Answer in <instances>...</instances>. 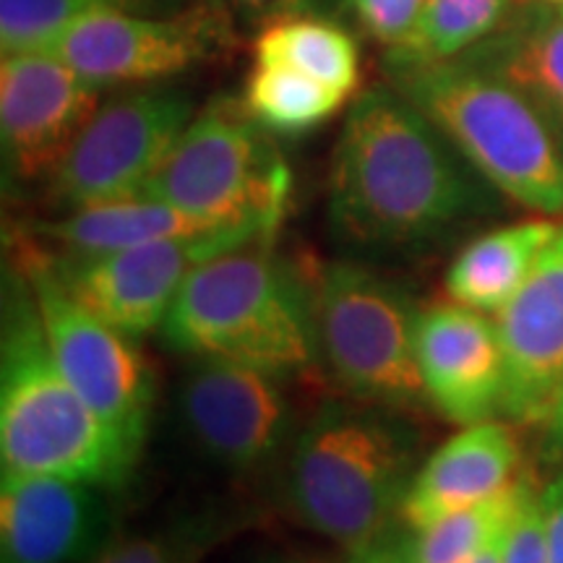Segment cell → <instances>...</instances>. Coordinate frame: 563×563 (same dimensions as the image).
Listing matches in <instances>:
<instances>
[{
    "instance_id": "17",
    "label": "cell",
    "mask_w": 563,
    "mask_h": 563,
    "mask_svg": "<svg viewBox=\"0 0 563 563\" xmlns=\"http://www.w3.org/2000/svg\"><path fill=\"white\" fill-rule=\"evenodd\" d=\"M522 446L511 426L496 418L464 426L415 470L399 525L407 532L498 496L522 477Z\"/></svg>"
},
{
    "instance_id": "29",
    "label": "cell",
    "mask_w": 563,
    "mask_h": 563,
    "mask_svg": "<svg viewBox=\"0 0 563 563\" xmlns=\"http://www.w3.org/2000/svg\"><path fill=\"white\" fill-rule=\"evenodd\" d=\"M545 514L548 563H563V464L548 483L540 485Z\"/></svg>"
},
{
    "instance_id": "16",
    "label": "cell",
    "mask_w": 563,
    "mask_h": 563,
    "mask_svg": "<svg viewBox=\"0 0 563 563\" xmlns=\"http://www.w3.org/2000/svg\"><path fill=\"white\" fill-rule=\"evenodd\" d=\"M112 530L104 488L68 477L3 473V563H87Z\"/></svg>"
},
{
    "instance_id": "32",
    "label": "cell",
    "mask_w": 563,
    "mask_h": 563,
    "mask_svg": "<svg viewBox=\"0 0 563 563\" xmlns=\"http://www.w3.org/2000/svg\"><path fill=\"white\" fill-rule=\"evenodd\" d=\"M545 439H548V446H551L553 452L563 454V384H561L559 394H555L553 410L545 420Z\"/></svg>"
},
{
    "instance_id": "30",
    "label": "cell",
    "mask_w": 563,
    "mask_h": 563,
    "mask_svg": "<svg viewBox=\"0 0 563 563\" xmlns=\"http://www.w3.org/2000/svg\"><path fill=\"white\" fill-rule=\"evenodd\" d=\"M342 563H418L415 561L410 538L407 534L389 532L384 534L376 543L361 548V551L347 553V559Z\"/></svg>"
},
{
    "instance_id": "15",
    "label": "cell",
    "mask_w": 563,
    "mask_h": 563,
    "mask_svg": "<svg viewBox=\"0 0 563 563\" xmlns=\"http://www.w3.org/2000/svg\"><path fill=\"white\" fill-rule=\"evenodd\" d=\"M415 352L428 405L456 426L501 415L504 350L490 313L441 302L418 311Z\"/></svg>"
},
{
    "instance_id": "2",
    "label": "cell",
    "mask_w": 563,
    "mask_h": 563,
    "mask_svg": "<svg viewBox=\"0 0 563 563\" xmlns=\"http://www.w3.org/2000/svg\"><path fill=\"white\" fill-rule=\"evenodd\" d=\"M402 415L350 397L308 418L287 462V509L306 530L355 553L399 525L418 470V441Z\"/></svg>"
},
{
    "instance_id": "7",
    "label": "cell",
    "mask_w": 563,
    "mask_h": 563,
    "mask_svg": "<svg viewBox=\"0 0 563 563\" xmlns=\"http://www.w3.org/2000/svg\"><path fill=\"white\" fill-rule=\"evenodd\" d=\"M311 298L319 361L347 397L405 415L428 405L415 352L418 311L402 287L361 264L334 262Z\"/></svg>"
},
{
    "instance_id": "10",
    "label": "cell",
    "mask_w": 563,
    "mask_h": 563,
    "mask_svg": "<svg viewBox=\"0 0 563 563\" xmlns=\"http://www.w3.org/2000/svg\"><path fill=\"white\" fill-rule=\"evenodd\" d=\"M232 45L230 21L214 3L154 16L133 11H97L70 21L40 51L53 53L95 84L165 81L214 58Z\"/></svg>"
},
{
    "instance_id": "1",
    "label": "cell",
    "mask_w": 563,
    "mask_h": 563,
    "mask_svg": "<svg viewBox=\"0 0 563 563\" xmlns=\"http://www.w3.org/2000/svg\"><path fill=\"white\" fill-rule=\"evenodd\" d=\"M475 207L452 141L394 87L350 104L329 170V222L361 249H412Z\"/></svg>"
},
{
    "instance_id": "13",
    "label": "cell",
    "mask_w": 563,
    "mask_h": 563,
    "mask_svg": "<svg viewBox=\"0 0 563 563\" xmlns=\"http://www.w3.org/2000/svg\"><path fill=\"white\" fill-rule=\"evenodd\" d=\"M100 104V87L53 53L3 55L0 139L5 173L19 183L51 180Z\"/></svg>"
},
{
    "instance_id": "12",
    "label": "cell",
    "mask_w": 563,
    "mask_h": 563,
    "mask_svg": "<svg viewBox=\"0 0 563 563\" xmlns=\"http://www.w3.org/2000/svg\"><path fill=\"white\" fill-rule=\"evenodd\" d=\"M285 378L253 365L194 357L180 384V420L203 456L230 473H258L292 443Z\"/></svg>"
},
{
    "instance_id": "3",
    "label": "cell",
    "mask_w": 563,
    "mask_h": 563,
    "mask_svg": "<svg viewBox=\"0 0 563 563\" xmlns=\"http://www.w3.org/2000/svg\"><path fill=\"white\" fill-rule=\"evenodd\" d=\"M0 460L9 475L68 477L97 488H121L139 462L63 376L37 300L16 269L3 295Z\"/></svg>"
},
{
    "instance_id": "34",
    "label": "cell",
    "mask_w": 563,
    "mask_h": 563,
    "mask_svg": "<svg viewBox=\"0 0 563 563\" xmlns=\"http://www.w3.org/2000/svg\"><path fill=\"white\" fill-rule=\"evenodd\" d=\"M511 517H514V514H511ZM506 530H509V527H506ZM506 530H504L501 534H498L496 540H490V543L485 545L483 551L477 553L475 559L470 561V563H501V559H504V540H506Z\"/></svg>"
},
{
    "instance_id": "22",
    "label": "cell",
    "mask_w": 563,
    "mask_h": 563,
    "mask_svg": "<svg viewBox=\"0 0 563 563\" xmlns=\"http://www.w3.org/2000/svg\"><path fill=\"white\" fill-rule=\"evenodd\" d=\"M511 0H426L410 34L389 47V70L462 58L501 26Z\"/></svg>"
},
{
    "instance_id": "11",
    "label": "cell",
    "mask_w": 563,
    "mask_h": 563,
    "mask_svg": "<svg viewBox=\"0 0 563 563\" xmlns=\"http://www.w3.org/2000/svg\"><path fill=\"white\" fill-rule=\"evenodd\" d=\"M269 235H279V230L238 224L162 238L100 256H51L55 274L87 311L123 334L141 336L162 329L183 285L203 262Z\"/></svg>"
},
{
    "instance_id": "19",
    "label": "cell",
    "mask_w": 563,
    "mask_h": 563,
    "mask_svg": "<svg viewBox=\"0 0 563 563\" xmlns=\"http://www.w3.org/2000/svg\"><path fill=\"white\" fill-rule=\"evenodd\" d=\"M30 230L34 241L45 245L53 256L87 258L214 228L159 199L133 196V199L70 209L60 220L37 222Z\"/></svg>"
},
{
    "instance_id": "9",
    "label": "cell",
    "mask_w": 563,
    "mask_h": 563,
    "mask_svg": "<svg viewBox=\"0 0 563 563\" xmlns=\"http://www.w3.org/2000/svg\"><path fill=\"white\" fill-rule=\"evenodd\" d=\"M194 115L188 95L162 87L100 104L47 180L53 201L70 211L141 196Z\"/></svg>"
},
{
    "instance_id": "35",
    "label": "cell",
    "mask_w": 563,
    "mask_h": 563,
    "mask_svg": "<svg viewBox=\"0 0 563 563\" xmlns=\"http://www.w3.org/2000/svg\"><path fill=\"white\" fill-rule=\"evenodd\" d=\"M548 3H553V5H563V0H548Z\"/></svg>"
},
{
    "instance_id": "33",
    "label": "cell",
    "mask_w": 563,
    "mask_h": 563,
    "mask_svg": "<svg viewBox=\"0 0 563 563\" xmlns=\"http://www.w3.org/2000/svg\"><path fill=\"white\" fill-rule=\"evenodd\" d=\"M251 563H329L319 559V555L311 553H300V551H266L253 559Z\"/></svg>"
},
{
    "instance_id": "6",
    "label": "cell",
    "mask_w": 563,
    "mask_h": 563,
    "mask_svg": "<svg viewBox=\"0 0 563 563\" xmlns=\"http://www.w3.org/2000/svg\"><path fill=\"white\" fill-rule=\"evenodd\" d=\"M290 191V167L269 131L253 121L243 102L220 97L196 112L141 196L170 203L211 228L279 230Z\"/></svg>"
},
{
    "instance_id": "4",
    "label": "cell",
    "mask_w": 563,
    "mask_h": 563,
    "mask_svg": "<svg viewBox=\"0 0 563 563\" xmlns=\"http://www.w3.org/2000/svg\"><path fill=\"white\" fill-rule=\"evenodd\" d=\"M258 238L203 262L175 298L162 340L175 352L253 365L272 376L308 373L319 361L313 298Z\"/></svg>"
},
{
    "instance_id": "36",
    "label": "cell",
    "mask_w": 563,
    "mask_h": 563,
    "mask_svg": "<svg viewBox=\"0 0 563 563\" xmlns=\"http://www.w3.org/2000/svg\"><path fill=\"white\" fill-rule=\"evenodd\" d=\"M555 9H559V13H563V5H555Z\"/></svg>"
},
{
    "instance_id": "5",
    "label": "cell",
    "mask_w": 563,
    "mask_h": 563,
    "mask_svg": "<svg viewBox=\"0 0 563 563\" xmlns=\"http://www.w3.org/2000/svg\"><path fill=\"white\" fill-rule=\"evenodd\" d=\"M389 74L485 180L519 207L563 220V150L522 91L467 58Z\"/></svg>"
},
{
    "instance_id": "25",
    "label": "cell",
    "mask_w": 563,
    "mask_h": 563,
    "mask_svg": "<svg viewBox=\"0 0 563 563\" xmlns=\"http://www.w3.org/2000/svg\"><path fill=\"white\" fill-rule=\"evenodd\" d=\"M170 0H0V47L3 55L40 51L70 21L97 11L157 13Z\"/></svg>"
},
{
    "instance_id": "18",
    "label": "cell",
    "mask_w": 563,
    "mask_h": 563,
    "mask_svg": "<svg viewBox=\"0 0 563 563\" xmlns=\"http://www.w3.org/2000/svg\"><path fill=\"white\" fill-rule=\"evenodd\" d=\"M561 224L555 217H534L470 241L443 274L449 300L496 316L530 277Z\"/></svg>"
},
{
    "instance_id": "14",
    "label": "cell",
    "mask_w": 563,
    "mask_h": 563,
    "mask_svg": "<svg viewBox=\"0 0 563 563\" xmlns=\"http://www.w3.org/2000/svg\"><path fill=\"white\" fill-rule=\"evenodd\" d=\"M493 319L504 350L501 415L545 426L563 384V224L519 292Z\"/></svg>"
},
{
    "instance_id": "27",
    "label": "cell",
    "mask_w": 563,
    "mask_h": 563,
    "mask_svg": "<svg viewBox=\"0 0 563 563\" xmlns=\"http://www.w3.org/2000/svg\"><path fill=\"white\" fill-rule=\"evenodd\" d=\"M501 563H548L543 498H540L538 481L527 473L519 504L506 530Z\"/></svg>"
},
{
    "instance_id": "24",
    "label": "cell",
    "mask_w": 563,
    "mask_h": 563,
    "mask_svg": "<svg viewBox=\"0 0 563 563\" xmlns=\"http://www.w3.org/2000/svg\"><path fill=\"white\" fill-rule=\"evenodd\" d=\"M519 477L511 488H506L488 501L467 506V509L449 514L439 522L420 532H410V545L418 563H470L490 540H496L511 522V514L522 493Z\"/></svg>"
},
{
    "instance_id": "31",
    "label": "cell",
    "mask_w": 563,
    "mask_h": 563,
    "mask_svg": "<svg viewBox=\"0 0 563 563\" xmlns=\"http://www.w3.org/2000/svg\"><path fill=\"white\" fill-rule=\"evenodd\" d=\"M245 11L258 16H300L302 11H311L316 0H235Z\"/></svg>"
},
{
    "instance_id": "8",
    "label": "cell",
    "mask_w": 563,
    "mask_h": 563,
    "mask_svg": "<svg viewBox=\"0 0 563 563\" xmlns=\"http://www.w3.org/2000/svg\"><path fill=\"white\" fill-rule=\"evenodd\" d=\"M11 266L37 300L42 327L63 376L136 456L150 433L157 382L131 334L87 311L55 274L53 256L32 235L16 238Z\"/></svg>"
},
{
    "instance_id": "20",
    "label": "cell",
    "mask_w": 563,
    "mask_h": 563,
    "mask_svg": "<svg viewBox=\"0 0 563 563\" xmlns=\"http://www.w3.org/2000/svg\"><path fill=\"white\" fill-rule=\"evenodd\" d=\"M530 100L563 150V13H538L473 58Z\"/></svg>"
},
{
    "instance_id": "26",
    "label": "cell",
    "mask_w": 563,
    "mask_h": 563,
    "mask_svg": "<svg viewBox=\"0 0 563 563\" xmlns=\"http://www.w3.org/2000/svg\"><path fill=\"white\" fill-rule=\"evenodd\" d=\"M209 551L199 527H150L112 530L87 563H201Z\"/></svg>"
},
{
    "instance_id": "28",
    "label": "cell",
    "mask_w": 563,
    "mask_h": 563,
    "mask_svg": "<svg viewBox=\"0 0 563 563\" xmlns=\"http://www.w3.org/2000/svg\"><path fill=\"white\" fill-rule=\"evenodd\" d=\"M365 32L386 45H399L418 21L426 0H350Z\"/></svg>"
},
{
    "instance_id": "23",
    "label": "cell",
    "mask_w": 563,
    "mask_h": 563,
    "mask_svg": "<svg viewBox=\"0 0 563 563\" xmlns=\"http://www.w3.org/2000/svg\"><path fill=\"white\" fill-rule=\"evenodd\" d=\"M241 102L262 129L300 136L336 115L347 95L295 68L256 63Z\"/></svg>"
},
{
    "instance_id": "21",
    "label": "cell",
    "mask_w": 563,
    "mask_h": 563,
    "mask_svg": "<svg viewBox=\"0 0 563 563\" xmlns=\"http://www.w3.org/2000/svg\"><path fill=\"white\" fill-rule=\"evenodd\" d=\"M262 66H285L352 95L361 81V53L342 26L311 16H285L256 37Z\"/></svg>"
}]
</instances>
